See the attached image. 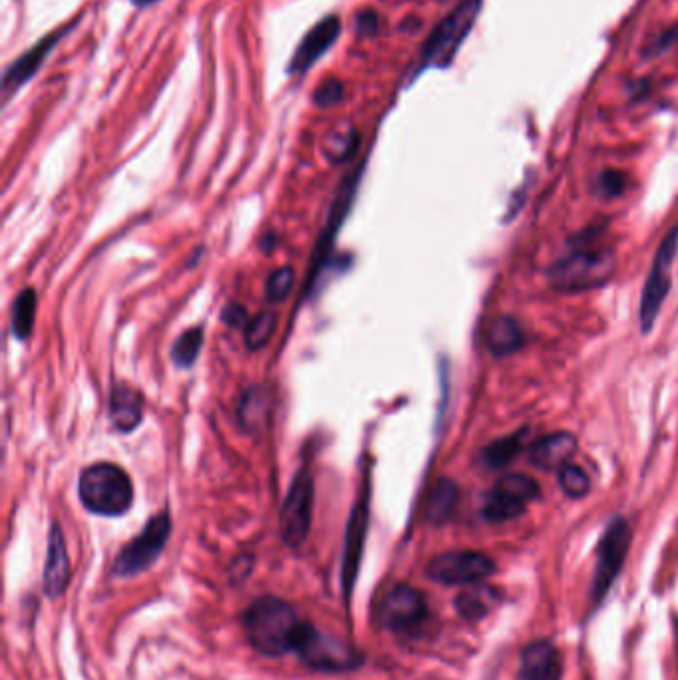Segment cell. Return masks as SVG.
<instances>
[{"instance_id":"cell-1","label":"cell","mask_w":678,"mask_h":680,"mask_svg":"<svg viewBox=\"0 0 678 680\" xmlns=\"http://www.w3.org/2000/svg\"><path fill=\"white\" fill-rule=\"evenodd\" d=\"M309 621L301 619L295 607L279 597L255 599L243 613V631L249 645L265 657L295 653Z\"/></svg>"},{"instance_id":"cell-2","label":"cell","mask_w":678,"mask_h":680,"mask_svg":"<svg viewBox=\"0 0 678 680\" xmlns=\"http://www.w3.org/2000/svg\"><path fill=\"white\" fill-rule=\"evenodd\" d=\"M78 494L86 510L96 515L118 517L132 508L134 484L120 466L98 462L82 472Z\"/></svg>"},{"instance_id":"cell-3","label":"cell","mask_w":678,"mask_h":680,"mask_svg":"<svg viewBox=\"0 0 678 680\" xmlns=\"http://www.w3.org/2000/svg\"><path fill=\"white\" fill-rule=\"evenodd\" d=\"M615 267L617 257L611 249H575L571 255L551 265L547 279L557 291L579 293L607 283L615 273Z\"/></svg>"},{"instance_id":"cell-4","label":"cell","mask_w":678,"mask_h":680,"mask_svg":"<svg viewBox=\"0 0 678 680\" xmlns=\"http://www.w3.org/2000/svg\"><path fill=\"white\" fill-rule=\"evenodd\" d=\"M482 10V0H462L430 34L422 48L420 70L448 68L468 38Z\"/></svg>"},{"instance_id":"cell-5","label":"cell","mask_w":678,"mask_h":680,"mask_svg":"<svg viewBox=\"0 0 678 680\" xmlns=\"http://www.w3.org/2000/svg\"><path fill=\"white\" fill-rule=\"evenodd\" d=\"M428 605L424 595L406 585H394L388 589L376 605V623L380 629L394 635H414L428 621Z\"/></svg>"},{"instance_id":"cell-6","label":"cell","mask_w":678,"mask_h":680,"mask_svg":"<svg viewBox=\"0 0 678 680\" xmlns=\"http://www.w3.org/2000/svg\"><path fill=\"white\" fill-rule=\"evenodd\" d=\"M171 535V519L168 511L156 513L146 527L134 537L116 557L114 575L134 577L148 571L164 553V547Z\"/></svg>"},{"instance_id":"cell-7","label":"cell","mask_w":678,"mask_h":680,"mask_svg":"<svg viewBox=\"0 0 678 680\" xmlns=\"http://www.w3.org/2000/svg\"><path fill=\"white\" fill-rule=\"evenodd\" d=\"M295 655L315 671L344 673L362 665V655L337 637L321 633L313 623L307 625Z\"/></svg>"},{"instance_id":"cell-8","label":"cell","mask_w":678,"mask_h":680,"mask_svg":"<svg viewBox=\"0 0 678 680\" xmlns=\"http://www.w3.org/2000/svg\"><path fill=\"white\" fill-rule=\"evenodd\" d=\"M315 482L309 470H299L281 510V535L291 549H299L311 531Z\"/></svg>"},{"instance_id":"cell-9","label":"cell","mask_w":678,"mask_h":680,"mask_svg":"<svg viewBox=\"0 0 678 680\" xmlns=\"http://www.w3.org/2000/svg\"><path fill=\"white\" fill-rule=\"evenodd\" d=\"M678 253V227H673V231L663 239L653 269L649 273L647 285L643 289L641 297V331L649 333L661 313V307L671 291V267Z\"/></svg>"},{"instance_id":"cell-10","label":"cell","mask_w":678,"mask_h":680,"mask_svg":"<svg viewBox=\"0 0 678 680\" xmlns=\"http://www.w3.org/2000/svg\"><path fill=\"white\" fill-rule=\"evenodd\" d=\"M496 571V563L480 551H446L428 563V577L442 585H478Z\"/></svg>"},{"instance_id":"cell-11","label":"cell","mask_w":678,"mask_h":680,"mask_svg":"<svg viewBox=\"0 0 678 680\" xmlns=\"http://www.w3.org/2000/svg\"><path fill=\"white\" fill-rule=\"evenodd\" d=\"M631 545V529L625 519H615L603 533L597 547V569L593 579V599L601 601L617 579Z\"/></svg>"},{"instance_id":"cell-12","label":"cell","mask_w":678,"mask_h":680,"mask_svg":"<svg viewBox=\"0 0 678 680\" xmlns=\"http://www.w3.org/2000/svg\"><path fill=\"white\" fill-rule=\"evenodd\" d=\"M342 32V20L337 14H329L323 20H319L299 42L291 64H289V74H305L309 72L319 58H323L340 38Z\"/></svg>"},{"instance_id":"cell-13","label":"cell","mask_w":678,"mask_h":680,"mask_svg":"<svg viewBox=\"0 0 678 680\" xmlns=\"http://www.w3.org/2000/svg\"><path fill=\"white\" fill-rule=\"evenodd\" d=\"M368 527V500L362 496L348 517L346 527V541H344V557H342V591L344 599L348 601L358 577L360 559H362V547Z\"/></svg>"},{"instance_id":"cell-14","label":"cell","mask_w":678,"mask_h":680,"mask_svg":"<svg viewBox=\"0 0 678 680\" xmlns=\"http://www.w3.org/2000/svg\"><path fill=\"white\" fill-rule=\"evenodd\" d=\"M70 32V26L56 30L54 34L42 38L40 42H36L30 50H26L20 58H16L4 72V80H2V92L8 98L12 92H16L18 88H22L28 80H32V76L42 68L44 60L50 56V52L54 50V46L60 42V38H64Z\"/></svg>"},{"instance_id":"cell-15","label":"cell","mask_w":678,"mask_h":680,"mask_svg":"<svg viewBox=\"0 0 678 680\" xmlns=\"http://www.w3.org/2000/svg\"><path fill=\"white\" fill-rule=\"evenodd\" d=\"M70 575H72V567H70L66 539H64L60 525L54 523L50 529V537H48L46 565H44V577H42L46 597L58 599L66 591L70 583Z\"/></svg>"},{"instance_id":"cell-16","label":"cell","mask_w":678,"mask_h":680,"mask_svg":"<svg viewBox=\"0 0 678 680\" xmlns=\"http://www.w3.org/2000/svg\"><path fill=\"white\" fill-rule=\"evenodd\" d=\"M561 657L547 641H535L521 653L519 680H561Z\"/></svg>"},{"instance_id":"cell-17","label":"cell","mask_w":678,"mask_h":680,"mask_svg":"<svg viewBox=\"0 0 678 680\" xmlns=\"http://www.w3.org/2000/svg\"><path fill=\"white\" fill-rule=\"evenodd\" d=\"M577 450V440L569 432H553L539 438L531 450L529 460L539 470H561L573 458Z\"/></svg>"},{"instance_id":"cell-18","label":"cell","mask_w":678,"mask_h":680,"mask_svg":"<svg viewBox=\"0 0 678 680\" xmlns=\"http://www.w3.org/2000/svg\"><path fill=\"white\" fill-rule=\"evenodd\" d=\"M144 418V396L130 384H118L110 396V420L118 432H132Z\"/></svg>"},{"instance_id":"cell-19","label":"cell","mask_w":678,"mask_h":680,"mask_svg":"<svg viewBox=\"0 0 678 680\" xmlns=\"http://www.w3.org/2000/svg\"><path fill=\"white\" fill-rule=\"evenodd\" d=\"M458 500H460L458 484L454 480H450V478H440L432 486V490H430V494L426 498V510H424L426 519L430 523H436V525L446 523L452 517L454 510H456Z\"/></svg>"},{"instance_id":"cell-20","label":"cell","mask_w":678,"mask_h":680,"mask_svg":"<svg viewBox=\"0 0 678 680\" xmlns=\"http://www.w3.org/2000/svg\"><path fill=\"white\" fill-rule=\"evenodd\" d=\"M502 593L490 585H476L466 591H462L456 599V609L462 617L466 619H482L488 615L498 603H500Z\"/></svg>"},{"instance_id":"cell-21","label":"cell","mask_w":678,"mask_h":680,"mask_svg":"<svg viewBox=\"0 0 678 680\" xmlns=\"http://www.w3.org/2000/svg\"><path fill=\"white\" fill-rule=\"evenodd\" d=\"M486 344L492 354L509 356L517 352L523 344V331L519 323L511 317H498L490 323L486 331Z\"/></svg>"},{"instance_id":"cell-22","label":"cell","mask_w":678,"mask_h":680,"mask_svg":"<svg viewBox=\"0 0 678 680\" xmlns=\"http://www.w3.org/2000/svg\"><path fill=\"white\" fill-rule=\"evenodd\" d=\"M356 148H358V132L352 124L335 128L333 132H329V136L323 142L325 156L335 164L348 162L352 154L356 152Z\"/></svg>"},{"instance_id":"cell-23","label":"cell","mask_w":678,"mask_h":680,"mask_svg":"<svg viewBox=\"0 0 678 680\" xmlns=\"http://www.w3.org/2000/svg\"><path fill=\"white\" fill-rule=\"evenodd\" d=\"M36 321V293L34 289H24L14 301L12 309V333L18 340H26L32 335Z\"/></svg>"},{"instance_id":"cell-24","label":"cell","mask_w":678,"mask_h":680,"mask_svg":"<svg viewBox=\"0 0 678 680\" xmlns=\"http://www.w3.org/2000/svg\"><path fill=\"white\" fill-rule=\"evenodd\" d=\"M523 444H525V434L523 432L509 434L506 438L496 440L494 444L484 448L482 458H484L486 466L492 468V470L504 468V466H508L515 456H519V452L523 450Z\"/></svg>"},{"instance_id":"cell-25","label":"cell","mask_w":678,"mask_h":680,"mask_svg":"<svg viewBox=\"0 0 678 680\" xmlns=\"http://www.w3.org/2000/svg\"><path fill=\"white\" fill-rule=\"evenodd\" d=\"M267 416V400L259 388H253L245 392L239 404V422L247 432L259 430L261 424H265Z\"/></svg>"},{"instance_id":"cell-26","label":"cell","mask_w":678,"mask_h":680,"mask_svg":"<svg viewBox=\"0 0 678 680\" xmlns=\"http://www.w3.org/2000/svg\"><path fill=\"white\" fill-rule=\"evenodd\" d=\"M523 502L511 498L508 494H502L498 490H492L484 504V517L492 523H506L515 517H519L525 511Z\"/></svg>"},{"instance_id":"cell-27","label":"cell","mask_w":678,"mask_h":680,"mask_svg":"<svg viewBox=\"0 0 678 680\" xmlns=\"http://www.w3.org/2000/svg\"><path fill=\"white\" fill-rule=\"evenodd\" d=\"M277 315L273 311H261L249 325L245 327V344L249 350H261L275 335Z\"/></svg>"},{"instance_id":"cell-28","label":"cell","mask_w":678,"mask_h":680,"mask_svg":"<svg viewBox=\"0 0 678 680\" xmlns=\"http://www.w3.org/2000/svg\"><path fill=\"white\" fill-rule=\"evenodd\" d=\"M494 490L508 494V496L523 502V504H529V502L537 500V496H539V484L525 474H508V476L500 478L498 484L494 486Z\"/></svg>"},{"instance_id":"cell-29","label":"cell","mask_w":678,"mask_h":680,"mask_svg":"<svg viewBox=\"0 0 678 680\" xmlns=\"http://www.w3.org/2000/svg\"><path fill=\"white\" fill-rule=\"evenodd\" d=\"M201 346H203V331L201 329L185 331L179 339L175 340V346L171 350L173 362L181 368H189L195 362Z\"/></svg>"},{"instance_id":"cell-30","label":"cell","mask_w":678,"mask_h":680,"mask_svg":"<svg viewBox=\"0 0 678 680\" xmlns=\"http://www.w3.org/2000/svg\"><path fill=\"white\" fill-rule=\"evenodd\" d=\"M559 486L569 498L579 500V498H585L589 494L591 480H589V476L583 468L567 464L559 470Z\"/></svg>"},{"instance_id":"cell-31","label":"cell","mask_w":678,"mask_h":680,"mask_svg":"<svg viewBox=\"0 0 678 680\" xmlns=\"http://www.w3.org/2000/svg\"><path fill=\"white\" fill-rule=\"evenodd\" d=\"M293 285H295V271L291 267H281V269L273 271L271 277L267 279V285H265V293H267L269 303L277 305V303L285 301L289 297V293L293 291Z\"/></svg>"},{"instance_id":"cell-32","label":"cell","mask_w":678,"mask_h":680,"mask_svg":"<svg viewBox=\"0 0 678 680\" xmlns=\"http://www.w3.org/2000/svg\"><path fill=\"white\" fill-rule=\"evenodd\" d=\"M344 98V84L340 82L339 78L335 76H329L317 90H315V96H313V102L323 108V110H329V108H335L339 106Z\"/></svg>"},{"instance_id":"cell-33","label":"cell","mask_w":678,"mask_h":680,"mask_svg":"<svg viewBox=\"0 0 678 680\" xmlns=\"http://www.w3.org/2000/svg\"><path fill=\"white\" fill-rule=\"evenodd\" d=\"M597 187H599V193L605 195V197H617L625 191L627 187V177L625 173L621 171L609 170L603 171L597 179Z\"/></svg>"},{"instance_id":"cell-34","label":"cell","mask_w":678,"mask_h":680,"mask_svg":"<svg viewBox=\"0 0 678 680\" xmlns=\"http://www.w3.org/2000/svg\"><path fill=\"white\" fill-rule=\"evenodd\" d=\"M354 26H356V32L360 36H372L380 28V18H378V14L374 10H362V12H358V16L354 20Z\"/></svg>"},{"instance_id":"cell-35","label":"cell","mask_w":678,"mask_h":680,"mask_svg":"<svg viewBox=\"0 0 678 680\" xmlns=\"http://www.w3.org/2000/svg\"><path fill=\"white\" fill-rule=\"evenodd\" d=\"M223 323L229 327V329H239V327H247L249 325V317H247V311L241 307V305H235L231 303L223 315H221Z\"/></svg>"},{"instance_id":"cell-36","label":"cell","mask_w":678,"mask_h":680,"mask_svg":"<svg viewBox=\"0 0 678 680\" xmlns=\"http://www.w3.org/2000/svg\"><path fill=\"white\" fill-rule=\"evenodd\" d=\"M678 44V26H673V28H669V30H665L653 44H651V48H649V54H659V52H665V50H669V48H673V46H677Z\"/></svg>"},{"instance_id":"cell-37","label":"cell","mask_w":678,"mask_h":680,"mask_svg":"<svg viewBox=\"0 0 678 680\" xmlns=\"http://www.w3.org/2000/svg\"><path fill=\"white\" fill-rule=\"evenodd\" d=\"M136 6H140V8H146V6H150V4H154V2H158V0H132Z\"/></svg>"}]
</instances>
